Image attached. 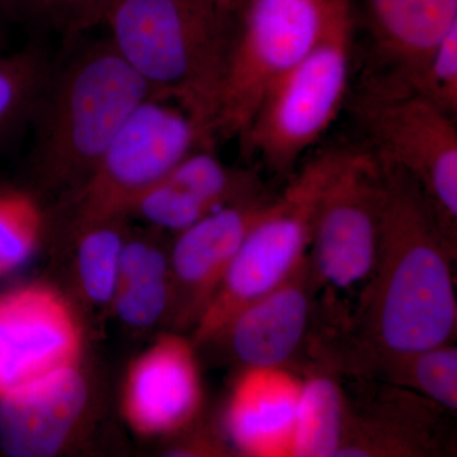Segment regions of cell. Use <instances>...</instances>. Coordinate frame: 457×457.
<instances>
[{"label":"cell","mask_w":457,"mask_h":457,"mask_svg":"<svg viewBox=\"0 0 457 457\" xmlns=\"http://www.w3.org/2000/svg\"><path fill=\"white\" fill-rule=\"evenodd\" d=\"M378 163L384 198L378 263L352 320L359 369L455 342L457 333L456 242L417 183L398 168Z\"/></svg>","instance_id":"obj_1"},{"label":"cell","mask_w":457,"mask_h":457,"mask_svg":"<svg viewBox=\"0 0 457 457\" xmlns=\"http://www.w3.org/2000/svg\"><path fill=\"white\" fill-rule=\"evenodd\" d=\"M237 22L230 0H113L104 26L153 96L179 102L216 137Z\"/></svg>","instance_id":"obj_2"},{"label":"cell","mask_w":457,"mask_h":457,"mask_svg":"<svg viewBox=\"0 0 457 457\" xmlns=\"http://www.w3.org/2000/svg\"><path fill=\"white\" fill-rule=\"evenodd\" d=\"M152 89L108 37L82 42L53 65L33 113L29 167L46 191H73Z\"/></svg>","instance_id":"obj_3"},{"label":"cell","mask_w":457,"mask_h":457,"mask_svg":"<svg viewBox=\"0 0 457 457\" xmlns=\"http://www.w3.org/2000/svg\"><path fill=\"white\" fill-rule=\"evenodd\" d=\"M353 27L352 0H335L312 49L264 93L242 140L276 174L293 170L336 119L350 79Z\"/></svg>","instance_id":"obj_4"},{"label":"cell","mask_w":457,"mask_h":457,"mask_svg":"<svg viewBox=\"0 0 457 457\" xmlns=\"http://www.w3.org/2000/svg\"><path fill=\"white\" fill-rule=\"evenodd\" d=\"M348 149H330L308 162L251 228L227 275L194 328L195 345L216 341L246 303L290 278L311 248L321 195Z\"/></svg>","instance_id":"obj_5"},{"label":"cell","mask_w":457,"mask_h":457,"mask_svg":"<svg viewBox=\"0 0 457 457\" xmlns=\"http://www.w3.org/2000/svg\"><path fill=\"white\" fill-rule=\"evenodd\" d=\"M215 139L179 102L150 96L123 122L89 176L64 195L74 234L95 222L129 218L135 198Z\"/></svg>","instance_id":"obj_6"},{"label":"cell","mask_w":457,"mask_h":457,"mask_svg":"<svg viewBox=\"0 0 457 457\" xmlns=\"http://www.w3.org/2000/svg\"><path fill=\"white\" fill-rule=\"evenodd\" d=\"M383 198L378 158L348 150L321 195L308 253L318 295L323 291L328 308L336 306L333 314L338 315L343 299H356L357 312L371 284Z\"/></svg>","instance_id":"obj_7"},{"label":"cell","mask_w":457,"mask_h":457,"mask_svg":"<svg viewBox=\"0 0 457 457\" xmlns=\"http://www.w3.org/2000/svg\"><path fill=\"white\" fill-rule=\"evenodd\" d=\"M353 113L376 158L417 183L456 242V119L416 92L370 83L354 98Z\"/></svg>","instance_id":"obj_8"},{"label":"cell","mask_w":457,"mask_h":457,"mask_svg":"<svg viewBox=\"0 0 457 457\" xmlns=\"http://www.w3.org/2000/svg\"><path fill=\"white\" fill-rule=\"evenodd\" d=\"M335 0H245L216 119V137H245L264 93L318 40Z\"/></svg>","instance_id":"obj_9"},{"label":"cell","mask_w":457,"mask_h":457,"mask_svg":"<svg viewBox=\"0 0 457 457\" xmlns=\"http://www.w3.org/2000/svg\"><path fill=\"white\" fill-rule=\"evenodd\" d=\"M83 352L82 323L55 288L31 284L0 294V395L80 365Z\"/></svg>","instance_id":"obj_10"},{"label":"cell","mask_w":457,"mask_h":457,"mask_svg":"<svg viewBox=\"0 0 457 457\" xmlns=\"http://www.w3.org/2000/svg\"><path fill=\"white\" fill-rule=\"evenodd\" d=\"M204 402L196 345L179 333L159 336L126 372L123 418L144 437L187 431L200 417Z\"/></svg>","instance_id":"obj_11"},{"label":"cell","mask_w":457,"mask_h":457,"mask_svg":"<svg viewBox=\"0 0 457 457\" xmlns=\"http://www.w3.org/2000/svg\"><path fill=\"white\" fill-rule=\"evenodd\" d=\"M273 196L255 195L221 207L177 234L170 251L174 323L195 328L231 262Z\"/></svg>","instance_id":"obj_12"},{"label":"cell","mask_w":457,"mask_h":457,"mask_svg":"<svg viewBox=\"0 0 457 457\" xmlns=\"http://www.w3.org/2000/svg\"><path fill=\"white\" fill-rule=\"evenodd\" d=\"M318 288L308 255L290 278L246 303L216 341H225L242 368L290 366L311 332Z\"/></svg>","instance_id":"obj_13"},{"label":"cell","mask_w":457,"mask_h":457,"mask_svg":"<svg viewBox=\"0 0 457 457\" xmlns=\"http://www.w3.org/2000/svg\"><path fill=\"white\" fill-rule=\"evenodd\" d=\"M305 376L290 366L240 369L225 405V437L246 457H294Z\"/></svg>","instance_id":"obj_14"},{"label":"cell","mask_w":457,"mask_h":457,"mask_svg":"<svg viewBox=\"0 0 457 457\" xmlns=\"http://www.w3.org/2000/svg\"><path fill=\"white\" fill-rule=\"evenodd\" d=\"M262 192L257 173L228 167L212 147H203L135 198L128 216L139 218L156 230L179 234L216 210Z\"/></svg>","instance_id":"obj_15"},{"label":"cell","mask_w":457,"mask_h":457,"mask_svg":"<svg viewBox=\"0 0 457 457\" xmlns=\"http://www.w3.org/2000/svg\"><path fill=\"white\" fill-rule=\"evenodd\" d=\"M82 366L41 376L0 395V450L11 457H50L64 449L88 404Z\"/></svg>","instance_id":"obj_16"},{"label":"cell","mask_w":457,"mask_h":457,"mask_svg":"<svg viewBox=\"0 0 457 457\" xmlns=\"http://www.w3.org/2000/svg\"><path fill=\"white\" fill-rule=\"evenodd\" d=\"M376 74L370 84L414 92L427 62L457 27V0H366Z\"/></svg>","instance_id":"obj_17"},{"label":"cell","mask_w":457,"mask_h":457,"mask_svg":"<svg viewBox=\"0 0 457 457\" xmlns=\"http://www.w3.org/2000/svg\"><path fill=\"white\" fill-rule=\"evenodd\" d=\"M374 407L348 411L337 457H427L444 455L438 435L437 405L393 386ZM440 408V407H438Z\"/></svg>","instance_id":"obj_18"},{"label":"cell","mask_w":457,"mask_h":457,"mask_svg":"<svg viewBox=\"0 0 457 457\" xmlns=\"http://www.w3.org/2000/svg\"><path fill=\"white\" fill-rule=\"evenodd\" d=\"M393 386L422 396L445 411H457V347L445 343L366 363L360 369Z\"/></svg>","instance_id":"obj_19"},{"label":"cell","mask_w":457,"mask_h":457,"mask_svg":"<svg viewBox=\"0 0 457 457\" xmlns=\"http://www.w3.org/2000/svg\"><path fill=\"white\" fill-rule=\"evenodd\" d=\"M350 399L326 372L305 376L297 411L294 457H337L347 425Z\"/></svg>","instance_id":"obj_20"},{"label":"cell","mask_w":457,"mask_h":457,"mask_svg":"<svg viewBox=\"0 0 457 457\" xmlns=\"http://www.w3.org/2000/svg\"><path fill=\"white\" fill-rule=\"evenodd\" d=\"M53 65L41 42L0 54V144L31 123Z\"/></svg>","instance_id":"obj_21"},{"label":"cell","mask_w":457,"mask_h":457,"mask_svg":"<svg viewBox=\"0 0 457 457\" xmlns=\"http://www.w3.org/2000/svg\"><path fill=\"white\" fill-rule=\"evenodd\" d=\"M113 218L95 222L75 233L77 272L80 287L90 302H112L119 284L120 258L125 243V220Z\"/></svg>","instance_id":"obj_22"},{"label":"cell","mask_w":457,"mask_h":457,"mask_svg":"<svg viewBox=\"0 0 457 457\" xmlns=\"http://www.w3.org/2000/svg\"><path fill=\"white\" fill-rule=\"evenodd\" d=\"M113 0H0L7 22L36 32L54 33L66 42L84 37L104 20Z\"/></svg>","instance_id":"obj_23"},{"label":"cell","mask_w":457,"mask_h":457,"mask_svg":"<svg viewBox=\"0 0 457 457\" xmlns=\"http://www.w3.org/2000/svg\"><path fill=\"white\" fill-rule=\"evenodd\" d=\"M44 225V212L32 195L0 192V278L32 257Z\"/></svg>","instance_id":"obj_24"},{"label":"cell","mask_w":457,"mask_h":457,"mask_svg":"<svg viewBox=\"0 0 457 457\" xmlns=\"http://www.w3.org/2000/svg\"><path fill=\"white\" fill-rule=\"evenodd\" d=\"M111 305L123 323L149 328L173 314L174 290L171 278L139 279L117 286Z\"/></svg>","instance_id":"obj_25"},{"label":"cell","mask_w":457,"mask_h":457,"mask_svg":"<svg viewBox=\"0 0 457 457\" xmlns=\"http://www.w3.org/2000/svg\"><path fill=\"white\" fill-rule=\"evenodd\" d=\"M414 92L444 112L457 116V27L447 33L427 62Z\"/></svg>","instance_id":"obj_26"},{"label":"cell","mask_w":457,"mask_h":457,"mask_svg":"<svg viewBox=\"0 0 457 457\" xmlns=\"http://www.w3.org/2000/svg\"><path fill=\"white\" fill-rule=\"evenodd\" d=\"M168 278H171L170 252L149 237H126L117 286L139 279Z\"/></svg>","instance_id":"obj_27"},{"label":"cell","mask_w":457,"mask_h":457,"mask_svg":"<svg viewBox=\"0 0 457 457\" xmlns=\"http://www.w3.org/2000/svg\"><path fill=\"white\" fill-rule=\"evenodd\" d=\"M228 442L220 440L212 433L201 432L187 440L179 442V446L170 451L173 456H227Z\"/></svg>","instance_id":"obj_28"},{"label":"cell","mask_w":457,"mask_h":457,"mask_svg":"<svg viewBox=\"0 0 457 457\" xmlns=\"http://www.w3.org/2000/svg\"><path fill=\"white\" fill-rule=\"evenodd\" d=\"M7 22L5 17L3 16L2 11H0V54L3 50V41H4V23Z\"/></svg>","instance_id":"obj_29"},{"label":"cell","mask_w":457,"mask_h":457,"mask_svg":"<svg viewBox=\"0 0 457 457\" xmlns=\"http://www.w3.org/2000/svg\"><path fill=\"white\" fill-rule=\"evenodd\" d=\"M230 2H233V3H234V4H236V5H237L236 0H230Z\"/></svg>","instance_id":"obj_30"}]
</instances>
